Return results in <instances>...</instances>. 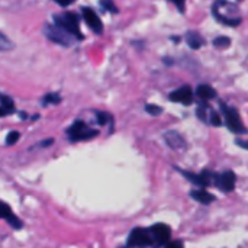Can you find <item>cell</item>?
I'll return each mask as SVG.
<instances>
[{"label":"cell","mask_w":248,"mask_h":248,"mask_svg":"<svg viewBox=\"0 0 248 248\" xmlns=\"http://www.w3.org/2000/svg\"><path fill=\"white\" fill-rule=\"evenodd\" d=\"M235 144H237L238 147H241V148H244V150H247L248 151V141H244V140H237V141H235Z\"/></svg>","instance_id":"f1b7e54d"},{"label":"cell","mask_w":248,"mask_h":248,"mask_svg":"<svg viewBox=\"0 0 248 248\" xmlns=\"http://www.w3.org/2000/svg\"><path fill=\"white\" fill-rule=\"evenodd\" d=\"M109 119H110V116H109L108 113H105V112H97V122H99V125H106Z\"/></svg>","instance_id":"d4e9b609"},{"label":"cell","mask_w":248,"mask_h":248,"mask_svg":"<svg viewBox=\"0 0 248 248\" xmlns=\"http://www.w3.org/2000/svg\"><path fill=\"white\" fill-rule=\"evenodd\" d=\"M4 115H7V112H6V110H4V109L0 106V116H4Z\"/></svg>","instance_id":"4dcf8cb0"},{"label":"cell","mask_w":248,"mask_h":248,"mask_svg":"<svg viewBox=\"0 0 248 248\" xmlns=\"http://www.w3.org/2000/svg\"><path fill=\"white\" fill-rule=\"evenodd\" d=\"M44 33L49 41L60 44L62 46H71L74 44V39H76L73 35L65 32L62 28H60L57 25H51V23L44 25Z\"/></svg>","instance_id":"3957f363"},{"label":"cell","mask_w":248,"mask_h":248,"mask_svg":"<svg viewBox=\"0 0 248 248\" xmlns=\"http://www.w3.org/2000/svg\"><path fill=\"white\" fill-rule=\"evenodd\" d=\"M166 248H185V246H183V243H180V241H169L166 246H164Z\"/></svg>","instance_id":"4316f807"},{"label":"cell","mask_w":248,"mask_h":248,"mask_svg":"<svg viewBox=\"0 0 248 248\" xmlns=\"http://www.w3.org/2000/svg\"><path fill=\"white\" fill-rule=\"evenodd\" d=\"M15 48V44L4 35L0 32V52H7V51H12Z\"/></svg>","instance_id":"ac0fdd59"},{"label":"cell","mask_w":248,"mask_h":248,"mask_svg":"<svg viewBox=\"0 0 248 248\" xmlns=\"http://www.w3.org/2000/svg\"><path fill=\"white\" fill-rule=\"evenodd\" d=\"M55 3H58L60 6H68V4H71L74 0H54Z\"/></svg>","instance_id":"f546056e"},{"label":"cell","mask_w":248,"mask_h":248,"mask_svg":"<svg viewBox=\"0 0 248 248\" xmlns=\"http://www.w3.org/2000/svg\"><path fill=\"white\" fill-rule=\"evenodd\" d=\"M19 132H16V131H13V132H10L9 135H7V138H6V144L7 145H13V144H16L17 142V140H19Z\"/></svg>","instance_id":"603a6c76"},{"label":"cell","mask_w":248,"mask_h":248,"mask_svg":"<svg viewBox=\"0 0 248 248\" xmlns=\"http://www.w3.org/2000/svg\"><path fill=\"white\" fill-rule=\"evenodd\" d=\"M100 4H102L106 10H109V12H112V13H116V12H118V7L112 3V0H100Z\"/></svg>","instance_id":"44dd1931"},{"label":"cell","mask_w":248,"mask_h":248,"mask_svg":"<svg viewBox=\"0 0 248 248\" xmlns=\"http://www.w3.org/2000/svg\"><path fill=\"white\" fill-rule=\"evenodd\" d=\"M151 241H153V247L160 248L166 246L170 241L171 237V231L166 224H155L151 228H148Z\"/></svg>","instance_id":"8992f818"},{"label":"cell","mask_w":248,"mask_h":248,"mask_svg":"<svg viewBox=\"0 0 248 248\" xmlns=\"http://www.w3.org/2000/svg\"><path fill=\"white\" fill-rule=\"evenodd\" d=\"M230 44H231V39L227 38V36H218V38L214 39V45L218 46V48H227Z\"/></svg>","instance_id":"d6986e66"},{"label":"cell","mask_w":248,"mask_h":248,"mask_svg":"<svg viewBox=\"0 0 248 248\" xmlns=\"http://www.w3.org/2000/svg\"><path fill=\"white\" fill-rule=\"evenodd\" d=\"M215 185L222 190V192H231L235 187V174L234 171H224L221 174L214 176Z\"/></svg>","instance_id":"9c48e42d"},{"label":"cell","mask_w":248,"mask_h":248,"mask_svg":"<svg viewBox=\"0 0 248 248\" xmlns=\"http://www.w3.org/2000/svg\"><path fill=\"white\" fill-rule=\"evenodd\" d=\"M126 247L128 248L153 247V241H151V237H150L148 230H144V228H135V230L129 234V238H128Z\"/></svg>","instance_id":"52a82bcc"},{"label":"cell","mask_w":248,"mask_h":248,"mask_svg":"<svg viewBox=\"0 0 248 248\" xmlns=\"http://www.w3.org/2000/svg\"><path fill=\"white\" fill-rule=\"evenodd\" d=\"M54 22L57 26L62 28L65 32H68L70 35H73L76 39H81L83 33L80 31L78 26V16L74 13H64V15H55L54 16Z\"/></svg>","instance_id":"7a4b0ae2"},{"label":"cell","mask_w":248,"mask_h":248,"mask_svg":"<svg viewBox=\"0 0 248 248\" xmlns=\"http://www.w3.org/2000/svg\"><path fill=\"white\" fill-rule=\"evenodd\" d=\"M190 196H192V199H195L196 202L203 203V205H209V203H212V202L215 201V196L211 195L209 192L203 190V189H201V190H193V192L190 193Z\"/></svg>","instance_id":"5bb4252c"},{"label":"cell","mask_w":248,"mask_h":248,"mask_svg":"<svg viewBox=\"0 0 248 248\" xmlns=\"http://www.w3.org/2000/svg\"><path fill=\"white\" fill-rule=\"evenodd\" d=\"M170 100L173 102H179L183 105H190L193 100V92L190 86H182L179 89H176L171 94H170Z\"/></svg>","instance_id":"30bf717a"},{"label":"cell","mask_w":248,"mask_h":248,"mask_svg":"<svg viewBox=\"0 0 248 248\" xmlns=\"http://www.w3.org/2000/svg\"><path fill=\"white\" fill-rule=\"evenodd\" d=\"M97 131L96 129H92L89 128L83 121H77L74 122L70 128H68V138L73 141V142H77V141H87L90 138H94L97 137Z\"/></svg>","instance_id":"5b68a950"},{"label":"cell","mask_w":248,"mask_h":248,"mask_svg":"<svg viewBox=\"0 0 248 248\" xmlns=\"http://www.w3.org/2000/svg\"><path fill=\"white\" fill-rule=\"evenodd\" d=\"M145 110H147L150 115H153V116H157V115H160V113L163 112V109H161L160 106H157V105H147V106H145Z\"/></svg>","instance_id":"ffe728a7"},{"label":"cell","mask_w":248,"mask_h":248,"mask_svg":"<svg viewBox=\"0 0 248 248\" xmlns=\"http://www.w3.org/2000/svg\"><path fill=\"white\" fill-rule=\"evenodd\" d=\"M0 218L4 219V221H6L12 228H15V230H20V228L23 227L22 221L13 214V211H12L4 202H0Z\"/></svg>","instance_id":"8fae6325"},{"label":"cell","mask_w":248,"mask_h":248,"mask_svg":"<svg viewBox=\"0 0 248 248\" xmlns=\"http://www.w3.org/2000/svg\"><path fill=\"white\" fill-rule=\"evenodd\" d=\"M209 122L212 124V125H215V126H219L221 124H222V121H221V116H219V113H217V112H211V115H209Z\"/></svg>","instance_id":"7402d4cb"},{"label":"cell","mask_w":248,"mask_h":248,"mask_svg":"<svg viewBox=\"0 0 248 248\" xmlns=\"http://www.w3.org/2000/svg\"><path fill=\"white\" fill-rule=\"evenodd\" d=\"M164 141H166V144H167L170 148H173V150H185V148H186V141H185V138H183L179 132H176V131H169V132H166V134H164Z\"/></svg>","instance_id":"7c38bea8"},{"label":"cell","mask_w":248,"mask_h":248,"mask_svg":"<svg viewBox=\"0 0 248 248\" xmlns=\"http://www.w3.org/2000/svg\"><path fill=\"white\" fill-rule=\"evenodd\" d=\"M171 1L177 6L179 10H182V12L185 10V1H186V0H171Z\"/></svg>","instance_id":"83f0119b"},{"label":"cell","mask_w":248,"mask_h":248,"mask_svg":"<svg viewBox=\"0 0 248 248\" xmlns=\"http://www.w3.org/2000/svg\"><path fill=\"white\" fill-rule=\"evenodd\" d=\"M60 100H61V99H60L58 94H49V96H46V97L44 99L45 103H58Z\"/></svg>","instance_id":"484cf974"},{"label":"cell","mask_w":248,"mask_h":248,"mask_svg":"<svg viewBox=\"0 0 248 248\" xmlns=\"http://www.w3.org/2000/svg\"><path fill=\"white\" fill-rule=\"evenodd\" d=\"M0 106H1L7 113H10V112L15 110V105H13L12 97H9V96H6V94H1V93H0Z\"/></svg>","instance_id":"e0dca14e"},{"label":"cell","mask_w":248,"mask_h":248,"mask_svg":"<svg viewBox=\"0 0 248 248\" xmlns=\"http://www.w3.org/2000/svg\"><path fill=\"white\" fill-rule=\"evenodd\" d=\"M196 94L203 100V102H208V100H212L215 96H217V92L214 87H211L209 84H201L198 86L196 89Z\"/></svg>","instance_id":"2e32d148"},{"label":"cell","mask_w":248,"mask_h":248,"mask_svg":"<svg viewBox=\"0 0 248 248\" xmlns=\"http://www.w3.org/2000/svg\"><path fill=\"white\" fill-rule=\"evenodd\" d=\"M182 174L185 177H187L192 183L201 186V187H206L211 185V173L209 171H205V173H201V174H195V173H187V171H182Z\"/></svg>","instance_id":"4fadbf2b"},{"label":"cell","mask_w":248,"mask_h":248,"mask_svg":"<svg viewBox=\"0 0 248 248\" xmlns=\"http://www.w3.org/2000/svg\"><path fill=\"white\" fill-rule=\"evenodd\" d=\"M81 13H83V17H84V22L87 23V26L97 35H100L103 32V23L99 17V15L90 9V7H83L81 9Z\"/></svg>","instance_id":"ba28073f"},{"label":"cell","mask_w":248,"mask_h":248,"mask_svg":"<svg viewBox=\"0 0 248 248\" xmlns=\"http://www.w3.org/2000/svg\"><path fill=\"white\" fill-rule=\"evenodd\" d=\"M212 13L218 22H221L222 25H228V26H238L243 20L241 16L238 15L237 6L225 0H217L214 3Z\"/></svg>","instance_id":"6da1fadb"},{"label":"cell","mask_w":248,"mask_h":248,"mask_svg":"<svg viewBox=\"0 0 248 248\" xmlns=\"http://www.w3.org/2000/svg\"><path fill=\"white\" fill-rule=\"evenodd\" d=\"M198 116L201 121H208V115H206V105H201L196 110Z\"/></svg>","instance_id":"cb8c5ba5"},{"label":"cell","mask_w":248,"mask_h":248,"mask_svg":"<svg viewBox=\"0 0 248 248\" xmlns=\"http://www.w3.org/2000/svg\"><path fill=\"white\" fill-rule=\"evenodd\" d=\"M186 42L193 49H199L201 46L205 45V39L198 32H195V31H190V32L186 33Z\"/></svg>","instance_id":"9a60e30c"},{"label":"cell","mask_w":248,"mask_h":248,"mask_svg":"<svg viewBox=\"0 0 248 248\" xmlns=\"http://www.w3.org/2000/svg\"><path fill=\"white\" fill-rule=\"evenodd\" d=\"M221 109H222V113H224V118H225V122H227V126L230 128V131L235 132V134H246L247 129L240 118V113L235 108H231L225 103H221Z\"/></svg>","instance_id":"277c9868"},{"label":"cell","mask_w":248,"mask_h":248,"mask_svg":"<svg viewBox=\"0 0 248 248\" xmlns=\"http://www.w3.org/2000/svg\"><path fill=\"white\" fill-rule=\"evenodd\" d=\"M238 1H243V0H238Z\"/></svg>","instance_id":"1f68e13d"}]
</instances>
